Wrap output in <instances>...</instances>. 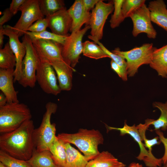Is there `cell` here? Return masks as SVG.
Listing matches in <instances>:
<instances>
[{
    "instance_id": "obj_1",
    "label": "cell",
    "mask_w": 167,
    "mask_h": 167,
    "mask_svg": "<svg viewBox=\"0 0 167 167\" xmlns=\"http://www.w3.org/2000/svg\"><path fill=\"white\" fill-rule=\"evenodd\" d=\"M34 129L33 121L31 119L13 131L1 134L0 150L14 158L28 160L35 148L33 139Z\"/></svg>"
},
{
    "instance_id": "obj_2",
    "label": "cell",
    "mask_w": 167,
    "mask_h": 167,
    "mask_svg": "<svg viewBox=\"0 0 167 167\" xmlns=\"http://www.w3.org/2000/svg\"><path fill=\"white\" fill-rule=\"evenodd\" d=\"M57 137L65 142L75 145L89 161L100 153L99 145L103 144L104 138L98 130L80 128L74 133H62Z\"/></svg>"
},
{
    "instance_id": "obj_3",
    "label": "cell",
    "mask_w": 167,
    "mask_h": 167,
    "mask_svg": "<svg viewBox=\"0 0 167 167\" xmlns=\"http://www.w3.org/2000/svg\"><path fill=\"white\" fill-rule=\"evenodd\" d=\"M30 109L23 103H7L0 107V133L13 131L25 121L31 119Z\"/></svg>"
},
{
    "instance_id": "obj_4",
    "label": "cell",
    "mask_w": 167,
    "mask_h": 167,
    "mask_svg": "<svg viewBox=\"0 0 167 167\" xmlns=\"http://www.w3.org/2000/svg\"><path fill=\"white\" fill-rule=\"evenodd\" d=\"M45 112L43 115L40 126L34 129L33 139L34 148L38 151L49 150L56 139V124L51 123V118L52 114L57 111L58 106L56 103L48 102L45 106Z\"/></svg>"
},
{
    "instance_id": "obj_5",
    "label": "cell",
    "mask_w": 167,
    "mask_h": 167,
    "mask_svg": "<svg viewBox=\"0 0 167 167\" xmlns=\"http://www.w3.org/2000/svg\"><path fill=\"white\" fill-rule=\"evenodd\" d=\"M154 47L152 43H144L126 51L116 48L111 52L126 60L127 64V74L131 77L137 73L139 67L144 64H150Z\"/></svg>"
},
{
    "instance_id": "obj_6",
    "label": "cell",
    "mask_w": 167,
    "mask_h": 167,
    "mask_svg": "<svg viewBox=\"0 0 167 167\" xmlns=\"http://www.w3.org/2000/svg\"><path fill=\"white\" fill-rule=\"evenodd\" d=\"M22 41L25 46L26 53L22 63L21 75L18 82L24 88H32L35 86L36 82L38 56L28 36L25 34Z\"/></svg>"
},
{
    "instance_id": "obj_7",
    "label": "cell",
    "mask_w": 167,
    "mask_h": 167,
    "mask_svg": "<svg viewBox=\"0 0 167 167\" xmlns=\"http://www.w3.org/2000/svg\"><path fill=\"white\" fill-rule=\"evenodd\" d=\"M113 1L105 3L100 0L92 10L89 25L91 35L88 37L94 42L99 41L103 36L104 27L109 15L114 11Z\"/></svg>"
},
{
    "instance_id": "obj_8",
    "label": "cell",
    "mask_w": 167,
    "mask_h": 167,
    "mask_svg": "<svg viewBox=\"0 0 167 167\" xmlns=\"http://www.w3.org/2000/svg\"><path fill=\"white\" fill-rule=\"evenodd\" d=\"M90 28V25H86L83 28L71 32L67 36L62 45V56L64 60L73 68L79 62L80 55L83 52V38Z\"/></svg>"
},
{
    "instance_id": "obj_9",
    "label": "cell",
    "mask_w": 167,
    "mask_h": 167,
    "mask_svg": "<svg viewBox=\"0 0 167 167\" xmlns=\"http://www.w3.org/2000/svg\"><path fill=\"white\" fill-rule=\"evenodd\" d=\"M37 55L36 82L45 93L56 96L62 91L57 84L55 72L49 62L41 58L37 54Z\"/></svg>"
},
{
    "instance_id": "obj_10",
    "label": "cell",
    "mask_w": 167,
    "mask_h": 167,
    "mask_svg": "<svg viewBox=\"0 0 167 167\" xmlns=\"http://www.w3.org/2000/svg\"><path fill=\"white\" fill-rule=\"evenodd\" d=\"M19 11L21 13L20 17L12 27L20 37L24 35L33 22L44 18V16L41 11L39 0H26Z\"/></svg>"
},
{
    "instance_id": "obj_11",
    "label": "cell",
    "mask_w": 167,
    "mask_h": 167,
    "mask_svg": "<svg viewBox=\"0 0 167 167\" xmlns=\"http://www.w3.org/2000/svg\"><path fill=\"white\" fill-rule=\"evenodd\" d=\"M110 130H116L119 131L120 135H123L128 134L131 135L137 142L139 146L140 152L136 157L138 160L143 161L148 167H161L163 164L161 158L156 157L152 154L147 150L144 146L141 138L137 126L134 124L132 126L128 125L126 121L122 128H115L108 127Z\"/></svg>"
},
{
    "instance_id": "obj_12",
    "label": "cell",
    "mask_w": 167,
    "mask_h": 167,
    "mask_svg": "<svg viewBox=\"0 0 167 167\" xmlns=\"http://www.w3.org/2000/svg\"><path fill=\"white\" fill-rule=\"evenodd\" d=\"M129 17L133 22L132 34L134 36L144 33L150 39L156 38L157 32L152 24L150 12L145 4L133 12Z\"/></svg>"
},
{
    "instance_id": "obj_13",
    "label": "cell",
    "mask_w": 167,
    "mask_h": 167,
    "mask_svg": "<svg viewBox=\"0 0 167 167\" xmlns=\"http://www.w3.org/2000/svg\"><path fill=\"white\" fill-rule=\"evenodd\" d=\"M4 33L9 38L10 46L16 58V65L14 73V82H18L22 72V66L23 59L26 53V49L24 44L19 39L18 33L9 25H4Z\"/></svg>"
},
{
    "instance_id": "obj_14",
    "label": "cell",
    "mask_w": 167,
    "mask_h": 167,
    "mask_svg": "<svg viewBox=\"0 0 167 167\" xmlns=\"http://www.w3.org/2000/svg\"><path fill=\"white\" fill-rule=\"evenodd\" d=\"M31 41L36 51L41 58L49 62L65 61L62 56L61 44L52 41L42 39Z\"/></svg>"
},
{
    "instance_id": "obj_15",
    "label": "cell",
    "mask_w": 167,
    "mask_h": 167,
    "mask_svg": "<svg viewBox=\"0 0 167 167\" xmlns=\"http://www.w3.org/2000/svg\"><path fill=\"white\" fill-rule=\"evenodd\" d=\"M46 18L51 32L60 36H68L72 20L66 7Z\"/></svg>"
},
{
    "instance_id": "obj_16",
    "label": "cell",
    "mask_w": 167,
    "mask_h": 167,
    "mask_svg": "<svg viewBox=\"0 0 167 167\" xmlns=\"http://www.w3.org/2000/svg\"><path fill=\"white\" fill-rule=\"evenodd\" d=\"M67 11L72 20L71 33L80 30L84 24L89 25L91 13L86 10L82 0H75Z\"/></svg>"
},
{
    "instance_id": "obj_17",
    "label": "cell",
    "mask_w": 167,
    "mask_h": 167,
    "mask_svg": "<svg viewBox=\"0 0 167 167\" xmlns=\"http://www.w3.org/2000/svg\"><path fill=\"white\" fill-rule=\"evenodd\" d=\"M49 62L56 74L58 85L61 91L71 90L72 86V73L75 70L64 61H55Z\"/></svg>"
},
{
    "instance_id": "obj_18",
    "label": "cell",
    "mask_w": 167,
    "mask_h": 167,
    "mask_svg": "<svg viewBox=\"0 0 167 167\" xmlns=\"http://www.w3.org/2000/svg\"><path fill=\"white\" fill-rule=\"evenodd\" d=\"M14 70L0 68V90L6 97L7 103L19 102L13 85Z\"/></svg>"
},
{
    "instance_id": "obj_19",
    "label": "cell",
    "mask_w": 167,
    "mask_h": 167,
    "mask_svg": "<svg viewBox=\"0 0 167 167\" xmlns=\"http://www.w3.org/2000/svg\"><path fill=\"white\" fill-rule=\"evenodd\" d=\"M148 7L152 22L167 32V9L164 1L156 0L150 1Z\"/></svg>"
},
{
    "instance_id": "obj_20",
    "label": "cell",
    "mask_w": 167,
    "mask_h": 167,
    "mask_svg": "<svg viewBox=\"0 0 167 167\" xmlns=\"http://www.w3.org/2000/svg\"><path fill=\"white\" fill-rule=\"evenodd\" d=\"M149 65L159 76L167 78V44L158 49L154 47Z\"/></svg>"
},
{
    "instance_id": "obj_21",
    "label": "cell",
    "mask_w": 167,
    "mask_h": 167,
    "mask_svg": "<svg viewBox=\"0 0 167 167\" xmlns=\"http://www.w3.org/2000/svg\"><path fill=\"white\" fill-rule=\"evenodd\" d=\"M26 161L29 167H59L49 150L39 152L34 148L31 157Z\"/></svg>"
},
{
    "instance_id": "obj_22",
    "label": "cell",
    "mask_w": 167,
    "mask_h": 167,
    "mask_svg": "<svg viewBox=\"0 0 167 167\" xmlns=\"http://www.w3.org/2000/svg\"><path fill=\"white\" fill-rule=\"evenodd\" d=\"M126 165L119 161L111 153L103 151L94 158L89 161L86 167H125Z\"/></svg>"
},
{
    "instance_id": "obj_23",
    "label": "cell",
    "mask_w": 167,
    "mask_h": 167,
    "mask_svg": "<svg viewBox=\"0 0 167 167\" xmlns=\"http://www.w3.org/2000/svg\"><path fill=\"white\" fill-rule=\"evenodd\" d=\"M65 147L66 167H86L89 161L84 155L71 146L69 143L65 142Z\"/></svg>"
},
{
    "instance_id": "obj_24",
    "label": "cell",
    "mask_w": 167,
    "mask_h": 167,
    "mask_svg": "<svg viewBox=\"0 0 167 167\" xmlns=\"http://www.w3.org/2000/svg\"><path fill=\"white\" fill-rule=\"evenodd\" d=\"M65 143L57 136L49 148L55 163L59 167H66V153Z\"/></svg>"
},
{
    "instance_id": "obj_25",
    "label": "cell",
    "mask_w": 167,
    "mask_h": 167,
    "mask_svg": "<svg viewBox=\"0 0 167 167\" xmlns=\"http://www.w3.org/2000/svg\"><path fill=\"white\" fill-rule=\"evenodd\" d=\"M154 107L157 108L161 111V115L156 120L147 119L145 123L148 126L153 125L154 130L160 129L164 131L167 130V101L165 103L155 102L153 103Z\"/></svg>"
},
{
    "instance_id": "obj_26",
    "label": "cell",
    "mask_w": 167,
    "mask_h": 167,
    "mask_svg": "<svg viewBox=\"0 0 167 167\" xmlns=\"http://www.w3.org/2000/svg\"><path fill=\"white\" fill-rule=\"evenodd\" d=\"M16 65V57L8 42L0 49V68L15 69Z\"/></svg>"
},
{
    "instance_id": "obj_27",
    "label": "cell",
    "mask_w": 167,
    "mask_h": 167,
    "mask_svg": "<svg viewBox=\"0 0 167 167\" xmlns=\"http://www.w3.org/2000/svg\"><path fill=\"white\" fill-rule=\"evenodd\" d=\"M82 53L85 56L95 59L109 58L99 45L89 41L83 43Z\"/></svg>"
},
{
    "instance_id": "obj_28",
    "label": "cell",
    "mask_w": 167,
    "mask_h": 167,
    "mask_svg": "<svg viewBox=\"0 0 167 167\" xmlns=\"http://www.w3.org/2000/svg\"><path fill=\"white\" fill-rule=\"evenodd\" d=\"M39 2L41 11L46 17L66 7L64 1L62 0H39Z\"/></svg>"
},
{
    "instance_id": "obj_29",
    "label": "cell",
    "mask_w": 167,
    "mask_h": 167,
    "mask_svg": "<svg viewBox=\"0 0 167 167\" xmlns=\"http://www.w3.org/2000/svg\"><path fill=\"white\" fill-rule=\"evenodd\" d=\"M25 34L28 36L31 40L40 39L50 40L56 42L62 45L64 44L67 36H60L46 30L40 32L27 31L25 32Z\"/></svg>"
},
{
    "instance_id": "obj_30",
    "label": "cell",
    "mask_w": 167,
    "mask_h": 167,
    "mask_svg": "<svg viewBox=\"0 0 167 167\" xmlns=\"http://www.w3.org/2000/svg\"><path fill=\"white\" fill-rule=\"evenodd\" d=\"M123 1L124 0L113 1L114 12L109 20L110 26L112 28L118 27L125 19L122 11V6Z\"/></svg>"
},
{
    "instance_id": "obj_31",
    "label": "cell",
    "mask_w": 167,
    "mask_h": 167,
    "mask_svg": "<svg viewBox=\"0 0 167 167\" xmlns=\"http://www.w3.org/2000/svg\"><path fill=\"white\" fill-rule=\"evenodd\" d=\"M0 162L7 167H29L26 161L14 158L1 150Z\"/></svg>"
},
{
    "instance_id": "obj_32",
    "label": "cell",
    "mask_w": 167,
    "mask_h": 167,
    "mask_svg": "<svg viewBox=\"0 0 167 167\" xmlns=\"http://www.w3.org/2000/svg\"><path fill=\"white\" fill-rule=\"evenodd\" d=\"M142 141H144V146L148 148L149 152L152 153V147L155 145H159L161 143L158 136L151 139H147L145 136L146 130L148 127L145 124H140L137 126Z\"/></svg>"
},
{
    "instance_id": "obj_33",
    "label": "cell",
    "mask_w": 167,
    "mask_h": 167,
    "mask_svg": "<svg viewBox=\"0 0 167 167\" xmlns=\"http://www.w3.org/2000/svg\"><path fill=\"white\" fill-rule=\"evenodd\" d=\"M145 0H124L122 11L125 18L129 17L133 12L145 4Z\"/></svg>"
},
{
    "instance_id": "obj_34",
    "label": "cell",
    "mask_w": 167,
    "mask_h": 167,
    "mask_svg": "<svg viewBox=\"0 0 167 167\" xmlns=\"http://www.w3.org/2000/svg\"><path fill=\"white\" fill-rule=\"evenodd\" d=\"M95 42L98 44L109 56V58L127 72V64L125 59L122 57L113 53L108 49L99 41Z\"/></svg>"
},
{
    "instance_id": "obj_35",
    "label": "cell",
    "mask_w": 167,
    "mask_h": 167,
    "mask_svg": "<svg viewBox=\"0 0 167 167\" xmlns=\"http://www.w3.org/2000/svg\"><path fill=\"white\" fill-rule=\"evenodd\" d=\"M48 26V20L45 17L36 21L29 27L27 31L34 32H41L46 30Z\"/></svg>"
},
{
    "instance_id": "obj_36",
    "label": "cell",
    "mask_w": 167,
    "mask_h": 167,
    "mask_svg": "<svg viewBox=\"0 0 167 167\" xmlns=\"http://www.w3.org/2000/svg\"><path fill=\"white\" fill-rule=\"evenodd\" d=\"M110 65L112 69L118 75L122 80L124 81L127 80V74L126 71L124 70L112 60L110 62Z\"/></svg>"
},
{
    "instance_id": "obj_37",
    "label": "cell",
    "mask_w": 167,
    "mask_h": 167,
    "mask_svg": "<svg viewBox=\"0 0 167 167\" xmlns=\"http://www.w3.org/2000/svg\"><path fill=\"white\" fill-rule=\"evenodd\" d=\"M155 132L158 136L161 142L164 146V153L161 158L163 164L165 165L167 162V138L165 137L163 133L160 130L155 131Z\"/></svg>"
},
{
    "instance_id": "obj_38",
    "label": "cell",
    "mask_w": 167,
    "mask_h": 167,
    "mask_svg": "<svg viewBox=\"0 0 167 167\" xmlns=\"http://www.w3.org/2000/svg\"><path fill=\"white\" fill-rule=\"evenodd\" d=\"M26 0H12L9 8L11 11L14 15L19 11L21 6Z\"/></svg>"
},
{
    "instance_id": "obj_39",
    "label": "cell",
    "mask_w": 167,
    "mask_h": 167,
    "mask_svg": "<svg viewBox=\"0 0 167 167\" xmlns=\"http://www.w3.org/2000/svg\"><path fill=\"white\" fill-rule=\"evenodd\" d=\"M0 18V26H3L4 24L9 21L14 15L9 8L4 10Z\"/></svg>"
},
{
    "instance_id": "obj_40",
    "label": "cell",
    "mask_w": 167,
    "mask_h": 167,
    "mask_svg": "<svg viewBox=\"0 0 167 167\" xmlns=\"http://www.w3.org/2000/svg\"><path fill=\"white\" fill-rule=\"evenodd\" d=\"M100 0H82L83 2L86 10L90 12L95 7Z\"/></svg>"
},
{
    "instance_id": "obj_41",
    "label": "cell",
    "mask_w": 167,
    "mask_h": 167,
    "mask_svg": "<svg viewBox=\"0 0 167 167\" xmlns=\"http://www.w3.org/2000/svg\"><path fill=\"white\" fill-rule=\"evenodd\" d=\"M7 103V99L5 95L2 92L0 93V107L3 106Z\"/></svg>"
},
{
    "instance_id": "obj_42",
    "label": "cell",
    "mask_w": 167,
    "mask_h": 167,
    "mask_svg": "<svg viewBox=\"0 0 167 167\" xmlns=\"http://www.w3.org/2000/svg\"><path fill=\"white\" fill-rule=\"evenodd\" d=\"M4 26H0V47L2 48L4 38Z\"/></svg>"
},
{
    "instance_id": "obj_43",
    "label": "cell",
    "mask_w": 167,
    "mask_h": 167,
    "mask_svg": "<svg viewBox=\"0 0 167 167\" xmlns=\"http://www.w3.org/2000/svg\"><path fill=\"white\" fill-rule=\"evenodd\" d=\"M128 167H143V166L138 163L132 162L130 164Z\"/></svg>"
},
{
    "instance_id": "obj_44",
    "label": "cell",
    "mask_w": 167,
    "mask_h": 167,
    "mask_svg": "<svg viewBox=\"0 0 167 167\" xmlns=\"http://www.w3.org/2000/svg\"><path fill=\"white\" fill-rule=\"evenodd\" d=\"M0 167H7L1 162H0Z\"/></svg>"
},
{
    "instance_id": "obj_45",
    "label": "cell",
    "mask_w": 167,
    "mask_h": 167,
    "mask_svg": "<svg viewBox=\"0 0 167 167\" xmlns=\"http://www.w3.org/2000/svg\"><path fill=\"white\" fill-rule=\"evenodd\" d=\"M165 165L166 166H167V162H166V164Z\"/></svg>"
},
{
    "instance_id": "obj_46",
    "label": "cell",
    "mask_w": 167,
    "mask_h": 167,
    "mask_svg": "<svg viewBox=\"0 0 167 167\" xmlns=\"http://www.w3.org/2000/svg\"><path fill=\"white\" fill-rule=\"evenodd\" d=\"M162 167H167V166H166L165 165H164V166Z\"/></svg>"
}]
</instances>
